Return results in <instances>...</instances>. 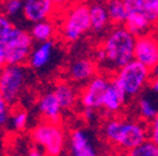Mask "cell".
I'll use <instances>...</instances> for the list:
<instances>
[{"mask_svg":"<svg viewBox=\"0 0 158 156\" xmlns=\"http://www.w3.org/2000/svg\"><path fill=\"white\" fill-rule=\"evenodd\" d=\"M135 39L123 25L113 26L95 53V63L106 70L117 72L134 60Z\"/></svg>","mask_w":158,"mask_h":156,"instance_id":"obj_1","label":"cell"},{"mask_svg":"<svg viewBox=\"0 0 158 156\" xmlns=\"http://www.w3.org/2000/svg\"><path fill=\"white\" fill-rule=\"evenodd\" d=\"M103 138L127 154L148 140V127L142 120L112 118L102 126Z\"/></svg>","mask_w":158,"mask_h":156,"instance_id":"obj_2","label":"cell"},{"mask_svg":"<svg viewBox=\"0 0 158 156\" xmlns=\"http://www.w3.org/2000/svg\"><path fill=\"white\" fill-rule=\"evenodd\" d=\"M30 138L47 156H63L67 147V135L60 124L43 120L31 129Z\"/></svg>","mask_w":158,"mask_h":156,"instance_id":"obj_3","label":"cell"},{"mask_svg":"<svg viewBox=\"0 0 158 156\" xmlns=\"http://www.w3.org/2000/svg\"><path fill=\"white\" fill-rule=\"evenodd\" d=\"M112 81L127 97L139 96L151 81V70L135 60L114 72Z\"/></svg>","mask_w":158,"mask_h":156,"instance_id":"obj_4","label":"cell"},{"mask_svg":"<svg viewBox=\"0 0 158 156\" xmlns=\"http://www.w3.org/2000/svg\"><path fill=\"white\" fill-rule=\"evenodd\" d=\"M0 46L5 54L6 65H23L29 60L34 48V40L30 33L14 26L5 36L0 37Z\"/></svg>","mask_w":158,"mask_h":156,"instance_id":"obj_5","label":"cell"},{"mask_svg":"<svg viewBox=\"0 0 158 156\" xmlns=\"http://www.w3.org/2000/svg\"><path fill=\"white\" fill-rule=\"evenodd\" d=\"M90 30L89 4L75 3L69 6L62 19L60 35L67 43H75Z\"/></svg>","mask_w":158,"mask_h":156,"instance_id":"obj_6","label":"cell"},{"mask_svg":"<svg viewBox=\"0 0 158 156\" xmlns=\"http://www.w3.org/2000/svg\"><path fill=\"white\" fill-rule=\"evenodd\" d=\"M28 81V71L23 65H6L2 69L0 95L9 104H15L22 96Z\"/></svg>","mask_w":158,"mask_h":156,"instance_id":"obj_7","label":"cell"},{"mask_svg":"<svg viewBox=\"0 0 158 156\" xmlns=\"http://www.w3.org/2000/svg\"><path fill=\"white\" fill-rule=\"evenodd\" d=\"M112 79L106 75H95L90 81H88L79 94V103L83 109H102V101L107 89L110 85Z\"/></svg>","mask_w":158,"mask_h":156,"instance_id":"obj_8","label":"cell"},{"mask_svg":"<svg viewBox=\"0 0 158 156\" xmlns=\"http://www.w3.org/2000/svg\"><path fill=\"white\" fill-rule=\"evenodd\" d=\"M124 4L128 11V16L123 26L135 37L148 34L153 24L148 15L143 11L141 0H124Z\"/></svg>","mask_w":158,"mask_h":156,"instance_id":"obj_9","label":"cell"},{"mask_svg":"<svg viewBox=\"0 0 158 156\" xmlns=\"http://www.w3.org/2000/svg\"><path fill=\"white\" fill-rule=\"evenodd\" d=\"M134 60L152 70L158 65V37L153 34H146L135 39Z\"/></svg>","mask_w":158,"mask_h":156,"instance_id":"obj_10","label":"cell"},{"mask_svg":"<svg viewBox=\"0 0 158 156\" xmlns=\"http://www.w3.org/2000/svg\"><path fill=\"white\" fill-rule=\"evenodd\" d=\"M69 156H99L93 135L82 127L70 131L68 139Z\"/></svg>","mask_w":158,"mask_h":156,"instance_id":"obj_11","label":"cell"},{"mask_svg":"<svg viewBox=\"0 0 158 156\" xmlns=\"http://www.w3.org/2000/svg\"><path fill=\"white\" fill-rule=\"evenodd\" d=\"M58 3L52 0H27L23 5V16L25 20L36 24L45 20H52L56 11Z\"/></svg>","mask_w":158,"mask_h":156,"instance_id":"obj_12","label":"cell"},{"mask_svg":"<svg viewBox=\"0 0 158 156\" xmlns=\"http://www.w3.org/2000/svg\"><path fill=\"white\" fill-rule=\"evenodd\" d=\"M97 63L89 57H77L68 66V77L75 84H87L97 74Z\"/></svg>","mask_w":158,"mask_h":156,"instance_id":"obj_13","label":"cell"},{"mask_svg":"<svg viewBox=\"0 0 158 156\" xmlns=\"http://www.w3.org/2000/svg\"><path fill=\"white\" fill-rule=\"evenodd\" d=\"M38 111L42 115L44 121L55 123V124H59L63 114L60 104H59L56 96L52 90L45 91L40 96V99L38 101Z\"/></svg>","mask_w":158,"mask_h":156,"instance_id":"obj_14","label":"cell"},{"mask_svg":"<svg viewBox=\"0 0 158 156\" xmlns=\"http://www.w3.org/2000/svg\"><path fill=\"white\" fill-rule=\"evenodd\" d=\"M54 51H55V44L53 40L45 41V43H39L38 45H35L30 53L29 60H28L30 68L34 70L44 69L53 60Z\"/></svg>","mask_w":158,"mask_h":156,"instance_id":"obj_15","label":"cell"},{"mask_svg":"<svg viewBox=\"0 0 158 156\" xmlns=\"http://www.w3.org/2000/svg\"><path fill=\"white\" fill-rule=\"evenodd\" d=\"M126 100H127V96L124 95V92L113 81H110V85L107 89L103 97L102 109L109 115H117L122 111L126 104Z\"/></svg>","mask_w":158,"mask_h":156,"instance_id":"obj_16","label":"cell"},{"mask_svg":"<svg viewBox=\"0 0 158 156\" xmlns=\"http://www.w3.org/2000/svg\"><path fill=\"white\" fill-rule=\"evenodd\" d=\"M52 91L56 96V99H58L59 104H60V107L63 111L72 110L78 103V97H79L78 91L75 90V88L72 84H69L67 81L56 83Z\"/></svg>","mask_w":158,"mask_h":156,"instance_id":"obj_17","label":"cell"},{"mask_svg":"<svg viewBox=\"0 0 158 156\" xmlns=\"http://www.w3.org/2000/svg\"><path fill=\"white\" fill-rule=\"evenodd\" d=\"M89 15H90V30L95 34H101L106 31L107 26L110 24L106 3L89 4Z\"/></svg>","mask_w":158,"mask_h":156,"instance_id":"obj_18","label":"cell"},{"mask_svg":"<svg viewBox=\"0 0 158 156\" xmlns=\"http://www.w3.org/2000/svg\"><path fill=\"white\" fill-rule=\"evenodd\" d=\"M138 115L142 121H151L158 114V95L149 91L141 94L137 101Z\"/></svg>","mask_w":158,"mask_h":156,"instance_id":"obj_19","label":"cell"},{"mask_svg":"<svg viewBox=\"0 0 158 156\" xmlns=\"http://www.w3.org/2000/svg\"><path fill=\"white\" fill-rule=\"evenodd\" d=\"M56 34V24L53 20H45L33 24L30 29V36L33 37L34 41L39 43H45L52 41V39Z\"/></svg>","mask_w":158,"mask_h":156,"instance_id":"obj_20","label":"cell"},{"mask_svg":"<svg viewBox=\"0 0 158 156\" xmlns=\"http://www.w3.org/2000/svg\"><path fill=\"white\" fill-rule=\"evenodd\" d=\"M106 5H107V10H108L110 24H113L114 26H122V25H124V23L127 20V16H128V11H127L124 2H119V0H112V2L106 3Z\"/></svg>","mask_w":158,"mask_h":156,"instance_id":"obj_21","label":"cell"},{"mask_svg":"<svg viewBox=\"0 0 158 156\" xmlns=\"http://www.w3.org/2000/svg\"><path fill=\"white\" fill-rule=\"evenodd\" d=\"M28 121H29V114L28 111H25L24 109H18L15 110L11 116H10V125L13 127V130L22 132L27 129L28 126Z\"/></svg>","mask_w":158,"mask_h":156,"instance_id":"obj_22","label":"cell"},{"mask_svg":"<svg viewBox=\"0 0 158 156\" xmlns=\"http://www.w3.org/2000/svg\"><path fill=\"white\" fill-rule=\"evenodd\" d=\"M127 156H158V146L147 140L141 146L129 151Z\"/></svg>","mask_w":158,"mask_h":156,"instance_id":"obj_23","label":"cell"},{"mask_svg":"<svg viewBox=\"0 0 158 156\" xmlns=\"http://www.w3.org/2000/svg\"><path fill=\"white\" fill-rule=\"evenodd\" d=\"M23 5H24V2H20V0H8V2H4L2 5L3 14L9 19L14 18L20 13H23Z\"/></svg>","mask_w":158,"mask_h":156,"instance_id":"obj_24","label":"cell"},{"mask_svg":"<svg viewBox=\"0 0 158 156\" xmlns=\"http://www.w3.org/2000/svg\"><path fill=\"white\" fill-rule=\"evenodd\" d=\"M141 6L148 15L152 24L158 23V0H141Z\"/></svg>","mask_w":158,"mask_h":156,"instance_id":"obj_25","label":"cell"},{"mask_svg":"<svg viewBox=\"0 0 158 156\" xmlns=\"http://www.w3.org/2000/svg\"><path fill=\"white\" fill-rule=\"evenodd\" d=\"M10 105L3 99V96L0 95V127H4L5 125L9 124L10 121Z\"/></svg>","mask_w":158,"mask_h":156,"instance_id":"obj_26","label":"cell"},{"mask_svg":"<svg viewBox=\"0 0 158 156\" xmlns=\"http://www.w3.org/2000/svg\"><path fill=\"white\" fill-rule=\"evenodd\" d=\"M148 141L158 146V114L148 124Z\"/></svg>","mask_w":158,"mask_h":156,"instance_id":"obj_27","label":"cell"},{"mask_svg":"<svg viewBox=\"0 0 158 156\" xmlns=\"http://www.w3.org/2000/svg\"><path fill=\"white\" fill-rule=\"evenodd\" d=\"M14 28V24L11 23V20L5 16L3 13H0V37L5 36L9 31H11Z\"/></svg>","mask_w":158,"mask_h":156,"instance_id":"obj_28","label":"cell"},{"mask_svg":"<svg viewBox=\"0 0 158 156\" xmlns=\"http://www.w3.org/2000/svg\"><path fill=\"white\" fill-rule=\"evenodd\" d=\"M83 118L88 123H93L97 119V110H93V109H83Z\"/></svg>","mask_w":158,"mask_h":156,"instance_id":"obj_29","label":"cell"},{"mask_svg":"<svg viewBox=\"0 0 158 156\" xmlns=\"http://www.w3.org/2000/svg\"><path fill=\"white\" fill-rule=\"evenodd\" d=\"M27 156H47V155H45L40 149H39V147L33 146V147H30V149L28 150Z\"/></svg>","mask_w":158,"mask_h":156,"instance_id":"obj_30","label":"cell"},{"mask_svg":"<svg viewBox=\"0 0 158 156\" xmlns=\"http://www.w3.org/2000/svg\"><path fill=\"white\" fill-rule=\"evenodd\" d=\"M148 90L158 95V79H151L148 84Z\"/></svg>","mask_w":158,"mask_h":156,"instance_id":"obj_31","label":"cell"},{"mask_svg":"<svg viewBox=\"0 0 158 156\" xmlns=\"http://www.w3.org/2000/svg\"><path fill=\"white\" fill-rule=\"evenodd\" d=\"M4 66H6V60H5V54L3 51V48L0 46V69H3Z\"/></svg>","mask_w":158,"mask_h":156,"instance_id":"obj_32","label":"cell"},{"mask_svg":"<svg viewBox=\"0 0 158 156\" xmlns=\"http://www.w3.org/2000/svg\"><path fill=\"white\" fill-rule=\"evenodd\" d=\"M151 79H158V65L151 70Z\"/></svg>","mask_w":158,"mask_h":156,"instance_id":"obj_33","label":"cell"},{"mask_svg":"<svg viewBox=\"0 0 158 156\" xmlns=\"http://www.w3.org/2000/svg\"><path fill=\"white\" fill-rule=\"evenodd\" d=\"M0 76H2V69H0Z\"/></svg>","mask_w":158,"mask_h":156,"instance_id":"obj_34","label":"cell"}]
</instances>
